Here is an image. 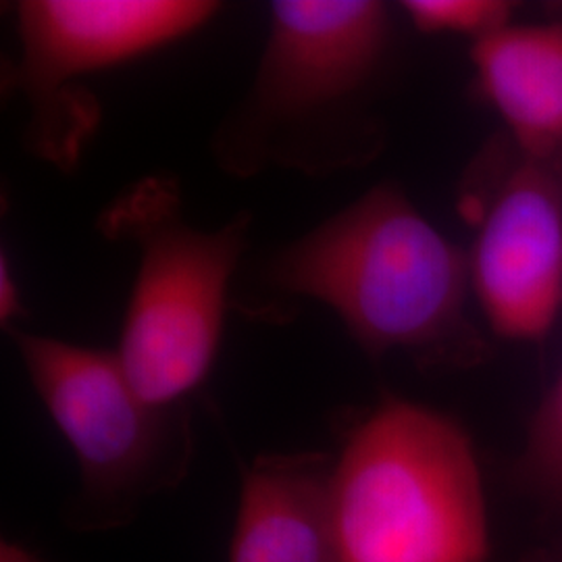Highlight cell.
<instances>
[{"instance_id": "cell-1", "label": "cell", "mask_w": 562, "mask_h": 562, "mask_svg": "<svg viewBox=\"0 0 562 562\" xmlns=\"http://www.w3.org/2000/svg\"><path fill=\"white\" fill-rule=\"evenodd\" d=\"M469 257L406 192L383 181L262 259L244 308L276 317L315 301L338 315L369 357L446 361L467 348Z\"/></svg>"}, {"instance_id": "cell-2", "label": "cell", "mask_w": 562, "mask_h": 562, "mask_svg": "<svg viewBox=\"0 0 562 562\" xmlns=\"http://www.w3.org/2000/svg\"><path fill=\"white\" fill-rule=\"evenodd\" d=\"M392 44L380 0H278L250 86L211 136L223 173L327 178L371 161L380 127L367 99Z\"/></svg>"}, {"instance_id": "cell-3", "label": "cell", "mask_w": 562, "mask_h": 562, "mask_svg": "<svg viewBox=\"0 0 562 562\" xmlns=\"http://www.w3.org/2000/svg\"><path fill=\"white\" fill-rule=\"evenodd\" d=\"M341 562H487L482 469L469 434L436 408L385 396L334 462Z\"/></svg>"}, {"instance_id": "cell-4", "label": "cell", "mask_w": 562, "mask_h": 562, "mask_svg": "<svg viewBox=\"0 0 562 562\" xmlns=\"http://www.w3.org/2000/svg\"><path fill=\"white\" fill-rule=\"evenodd\" d=\"M250 225L248 211L217 229L190 225L171 176L134 181L104 206L97 229L138 250L115 352L142 398L183 404L209 378Z\"/></svg>"}, {"instance_id": "cell-5", "label": "cell", "mask_w": 562, "mask_h": 562, "mask_svg": "<svg viewBox=\"0 0 562 562\" xmlns=\"http://www.w3.org/2000/svg\"><path fill=\"white\" fill-rule=\"evenodd\" d=\"M7 334L80 467L78 494L65 508L71 529L125 527L142 504L186 480L194 457L186 402L159 406L142 398L115 350L23 327Z\"/></svg>"}, {"instance_id": "cell-6", "label": "cell", "mask_w": 562, "mask_h": 562, "mask_svg": "<svg viewBox=\"0 0 562 562\" xmlns=\"http://www.w3.org/2000/svg\"><path fill=\"white\" fill-rule=\"evenodd\" d=\"M213 0H21L15 81L27 102L25 142L42 161L71 169L101 123V106L78 86L204 27Z\"/></svg>"}, {"instance_id": "cell-7", "label": "cell", "mask_w": 562, "mask_h": 562, "mask_svg": "<svg viewBox=\"0 0 562 562\" xmlns=\"http://www.w3.org/2000/svg\"><path fill=\"white\" fill-rule=\"evenodd\" d=\"M487 325L510 341H540L562 311V196L546 162L527 161L492 202L469 257Z\"/></svg>"}, {"instance_id": "cell-8", "label": "cell", "mask_w": 562, "mask_h": 562, "mask_svg": "<svg viewBox=\"0 0 562 562\" xmlns=\"http://www.w3.org/2000/svg\"><path fill=\"white\" fill-rule=\"evenodd\" d=\"M327 452H271L241 473L229 562H341Z\"/></svg>"}, {"instance_id": "cell-9", "label": "cell", "mask_w": 562, "mask_h": 562, "mask_svg": "<svg viewBox=\"0 0 562 562\" xmlns=\"http://www.w3.org/2000/svg\"><path fill=\"white\" fill-rule=\"evenodd\" d=\"M483 94L527 161L546 162L562 146V21L508 23L471 44Z\"/></svg>"}, {"instance_id": "cell-10", "label": "cell", "mask_w": 562, "mask_h": 562, "mask_svg": "<svg viewBox=\"0 0 562 562\" xmlns=\"http://www.w3.org/2000/svg\"><path fill=\"white\" fill-rule=\"evenodd\" d=\"M401 7L422 34H461L477 42L513 23L517 4L508 0H406Z\"/></svg>"}, {"instance_id": "cell-11", "label": "cell", "mask_w": 562, "mask_h": 562, "mask_svg": "<svg viewBox=\"0 0 562 562\" xmlns=\"http://www.w3.org/2000/svg\"><path fill=\"white\" fill-rule=\"evenodd\" d=\"M525 467L533 485L562 501V378L533 419Z\"/></svg>"}, {"instance_id": "cell-12", "label": "cell", "mask_w": 562, "mask_h": 562, "mask_svg": "<svg viewBox=\"0 0 562 562\" xmlns=\"http://www.w3.org/2000/svg\"><path fill=\"white\" fill-rule=\"evenodd\" d=\"M23 315V304H21L20 288L13 278L11 271V262L7 259V255H2L0 259V322L2 327L15 329L18 317Z\"/></svg>"}, {"instance_id": "cell-13", "label": "cell", "mask_w": 562, "mask_h": 562, "mask_svg": "<svg viewBox=\"0 0 562 562\" xmlns=\"http://www.w3.org/2000/svg\"><path fill=\"white\" fill-rule=\"evenodd\" d=\"M0 562H44L32 550L23 548L20 543L2 542L0 546Z\"/></svg>"}]
</instances>
